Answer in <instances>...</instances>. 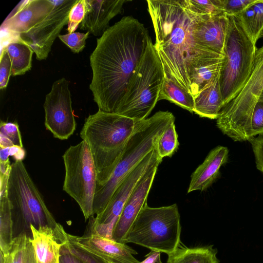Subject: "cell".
<instances>
[{
    "instance_id": "cell-21",
    "label": "cell",
    "mask_w": 263,
    "mask_h": 263,
    "mask_svg": "<svg viewBox=\"0 0 263 263\" xmlns=\"http://www.w3.org/2000/svg\"><path fill=\"white\" fill-rule=\"evenodd\" d=\"M223 57H205L196 60L189 70L190 93L193 98L219 74Z\"/></svg>"
},
{
    "instance_id": "cell-20",
    "label": "cell",
    "mask_w": 263,
    "mask_h": 263,
    "mask_svg": "<svg viewBox=\"0 0 263 263\" xmlns=\"http://www.w3.org/2000/svg\"><path fill=\"white\" fill-rule=\"evenodd\" d=\"M227 147L217 146L212 149L204 161L193 173L187 193L203 191L209 187L219 176V170L228 159Z\"/></svg>"
},
{
    "instance_id": "cell-45",
    "label": "cell",
    "mask_w": 263,
    "mask_h": 263,
    "mask_svg": "<svg viewBox=\"0 0 263 263\" xmlns=\"http://www.w3.org/2000/svg\"><path fill=\"white\" fill-rule=\"evenodd\" d=\"M159 263H162V262H159Z\"/></svg>"
},
{
    "instance_id": "cell-16",
    "label": "cell",
    "mask_w": 263,
    "mask_h": 263,
    "mask_svg": "<svg viewBox=\"0 0 263 263\" xmlns=\"http://www.w3.org/2000/svg\"><path fill=\"white\" fill-rule=\"evenodd\" d=\"M54 4V1H23L4 21L1 30L14 35L26 32L43 20Z\"/></svg>"
},
{
    "instance_id": "cell-12",
    "label": "cell",
    "mask_w": 263,
    "mask_h": 263,
    "mask_svg": "<svg viewBox=\"0 0 263 263\" xmlns=\"http://www.w3.org/2000/svg\"><path fill=\"white\" fill-rule=\"evenodd\" d=\"M161 160L162 159L158 156L156 150L154 149L121 183L105 209L94 217L95 227L100 235L112 239L113 229L134 189L147 170Z\"/></svg>"
},
{
    "instance_id": "cell-14",
    "label": "cell",
    "mask_w": 263,
    "mask_h": 263,
    "mask_svg": "<svg viewBox=\"0 0 263 263\" xmlns=\"http://www.w3.org/2000/svg\"><path fill=\"white\" fill-rule=\"evenodd\" d=\"M93 218L94 215L89 218L82 236L68 234L70 239L84 251L106 263H140L134 256L137 252L126 243L100 235L95 227Z\"/></svg>"
},
{
    "instance_id": "cell-41",
    "label": "cell",
    "mask_w": 263,
    "mask_h": 263,
    "mask_svg": "<svg viewBox=\"0 0 263 263\" xmlns=\"http://www.w3.org/2000/svg\"><path fill=\"white\" fill-rule=\"evenodd\" d=\"M10 147H6V148L1 147L0 162H6L9 161V156H10V153H9Z\"/></svg>"
},
{
    "instance_id": "cell-15",
    "label": "cell",
    "mask_w": 263,
    "mask_h": 263,
    "mask_svg": "<svg viewBox=\"0 0 263 263\" xmlns=\"http://www.w3.org/2000/svg\"><path fill=\"white\" fill-rule=\"evenodd\" d=\"M162 160L151 166L140 179L126 201L112 230V239L120 243L124 239L147 198Z\"/></svg>"
},
{
    "instance_id": "cell-2",
    "label": "cell",
    "mask_w": 263,
    "mask_h": 263,
    "mask_svg": "<svg viewBox=\"0 0 263 263\" xmlns=\"http://www.w3.org/2000/svg\"><path fill=\"white\" fill-rule=\"evenodd\" d=\"M156 41L154 46L162 64L164 77L190 92L189 70L198 59L223 57L206 50L195 42L192 31L195 15L183 0H148Z\"/></svg>"
},
{
    "instance_id": "cell-6",
    "label": "cell",
    "mask_w": 263,
    "mask_h": 263,
    "mask_svg": "<svg viewBox=\"0 0 263 263\" xmlns=\"http://www.w3.org/2000/svg\"><path fill=\"white\" fill-rule=\"evenodd\" d=\"M181 224L177 205L159 208L144 205L127 233L124 243L171 254L180 246Z\"/></svg>"
},
{
    "instance_id": "cell-42",
    "label": "cell",
    "mask_w": 263,
    "mask_h": 263,
    "mask_svg": "<svg viewBox=\"0 0 263 263\" xmlns=\"http://www.w3.org/2000/svg\"><path fill=\"white\" fill-rule=\"evenodd\" d=\"M0 260L1 263H8V260L6 256H4L3 253L0 252Z\"/></svg>"
},
{
    "instance_id": "cell-10",
    "label": "cell",
    "mask_w": 263,
    "mask_h": 263,
    "mask_svg": "<svg viewBox=\"0 0 263 263\" xmlns=\"http://www.w3.org/2000/svg\"><path fill=\"white\" fill-rule=\"evenodd\" d=\"M65 177L63 189L78 204L86 221L94 215L97 172L87 144L82 140L70 146L62 156Z\"/></svg>"
},
{
    "instance_id": "cell-3",
    "label": "cell",
    "mask_w": 263,
    "mask_h": 263,
    "mask_svg": "<svg viewBox=\"0 0 263 263\" xmlns=\"http://www.w3.org/2000/svg\"><path fill=\"white\" fill-rule=\"evenodd\" d=\"M145 120L137 121L100 109L85 119L80 136L87 144L93 158L97 187L108 181L129 140Z\"/></svg>"
},
{
    "instance_id": "cell-24",
    "label": "cell",
    "mask_w": 263,
    "mask_h": 263,
    "mask_svg": "<svg viewBox=\"0 0 263 263\" xmlns=\"http://www.w3.org/2000/svg\"><path fill=\"white\" fill-rule=\"evenodd\" d=\"M12 64V76L23 75L31 69L34 51L26 43L18 39L11 40L5 46Z\"/></svg>"
},
{
    "instance_id": "cell-25",
    "label": "cell",
    "mask_w": 263,
    "mask_h": 263,
    "mask_svg": "<svg viewBox=\"0 0 263 263\" xmlns=\"http://www.w3.org/2000/svg\"><path fill=\"white\" fill-rule=\"evenodd\" d=\"M166 100L177 106L193 112L194 99L187 91L172 80L164 77L158 101Z\"/></svg>"
},
{
    "instance_id": "cell-38",
    "label": "cell",
    "mask_w": 263,
    "mask_h": 263,
    "mask_svg": "<svg viewBox=\"0 0 263 263\" xmlns=\"http://www.w3.org/2000/svg\"><path fill=\"white\" fill-rule=\"evenodd\" d=\"M255 157L257 168L263 173V133L250 141Z\"/></svg>"
},
{
    "instance_id": "cell-30",
    "label": "cell",
    "mask_w": 263,
    "mask_h": 263,
    "mask_svg": "<svg viewBox=\"0 0 263 263\" xmlns=\"http://www.w3.org/2000/svg\"><path fill=\"white\" fill-rule=\"evenodd\" d=\"M178 138L174 121L166 127L157 142L155 149L160 158L171 157L178 150L179 145Z\"/></svg>"
},
{
    "instance_id": "cell-4",
    "label": "cell",
    "mask_w": 263,
    "mask_h": 263,
    "mask_svg": "<svg viewBox=\"0 0 263 263\" xmlns=\"http://www.w3.org/2000/svg\"><path fill=\"white\" fill-rule=\"evenodd\" d=\"M175 120L172 112L161 110L145 120L142 126L129 140L108 181L103 186L96 187L93 201L94 215L100 214L105 209L119 185L155 149L160 136Z\"/></svg>"
},
{
    "instance_id": "cell-29",
    "label": "cell",
    "mask_w": 263,
    "mask_h": 263,
    "mask_svg": "<svg viewBox=\"0 0 263 263\" xmlns=\"http://www.w3.org/2000/svg\"><path fill=\"white\" fill-rule=\"evenodd\" d=\"M183 3L187 11L200 17L226 14L223 0H183Z\"/></svg>"
},
{
    "instance_id": "cell-43",
    "label": "cell",
    "mask_w": 263,
    "mask_h": 263,
    "mask_svg": "<svg viewBox=\"0 0 263 263\" xmlns=\"http://www.w3.org/2000/svg\"><path fill=\"white\" fill-rule=\"evenodd\" d=\"M258 101H261V102H263V90L259 97V100H258Z\"/></svg>"
},
{
    "instance_id": "cell-31",
    "label": "cell",
    "mask_w": 263,
    "mask_h": 263,
    "mask_svg": "<svg viewBox=\"0 0 263 263\" xmlns=\"http://www.w3.org/2000/svg\"><path fill=\"white\" fill-rule=\"evenodd\" d=\"M86 12V0H79L71 8L67 23V31L73 33L84 20Z\"/></svg>"
},
{
    "instance_id": "cell-9",
    "label": "cell",
    "mask_w": 263,
    "mask_h": 263,
    "mask_svg": "<svg viewBox=\"0 0 263 263\" xmlns=\"http://www.w3.org/2000/svg\"><path fill=\"white\" fill-rule=\"evenodd\" d=\"M7 197L12 218L30 228L48 226L53 229L57 223L22 161H15L7 184Z\"/></svg>"
},
{
    "instance_id": "cell-18",
    "label": "cell",
    "mask_w": 263,
    "mask_h": 263,
    "mask_svg": "<svg viewBox=\"0 0 263 263\" xmlns=\"http://www.w3.org/2000/svg\"><path fill=\"white\" fill-rule=\"evenodd\" d=\"M37 263H59L60 250L66 242L65 232L62 226L58 223L53 229L48 226L38 228L30 225Z\"/></svg>"
},
{
    "instance_id": "cell-28",
    "label": "cell",
    "mask_w": 263,
    "mask_h": 263,
    "mask_svg": "<svg viewBox=\"0 0 263 263\" xmlns=\"http://www.w3.org/2000/svg\"><path fill=\"white\" fill-rule=\"evenodd\" d=\"M66 242L60 250L59 263H106L78 246L65 232Z\"/></svg>"
},
{
    "instance_id": "cell-26",
    "label": "cell",
    "mask_w": 263,
    "mask_h": 263,
    "mask_svg": "<svg viewBox=\"0 0 263 263\" xmlns=\"http://www.w3.org/2000/svg\"><path fill=\"white\" fill-rule=\"evenodd\" d=\"M11 208L7 194L0 196V248L4 256L7 255L13 240V226Z\"/></svg>"
},
{
    "instance_id": "cell-1",
    "label": "cell",
    "mask_w": 263,
    "mask_h": 263,
    "mask_svg": "<svg viewBox=\"0 0 263 263\" xmlns=\"http://www.w3.org/2000/svg\"><path fill=\"white\" fill-rule=\"evenodd\" d=\"M150 39L144 25L132 16L122 17L97 39L90 57L89 88L99 109L115 112Z\"/></svg>"
},
{
    "instance_id": "cell-5",
    "label": "cell",
    "mask_w": 263,
    "mask_h": 263,
    "mask_svg": "<svg viewBox=\"0 0 263 263\" xmlns=\"http://www.w3.org/2000/svg\"><path fill=\"white\" fill-rule=\"evenodd\" d=\"M164 78L162 64L150 39L115 113L137 121L148 118L158 101Z\"/></svg>"
},
{
    "instance_id": "cell-19",
    "label": "cell",
    "mask_w": 263,
    "mask_h": 263,
    "mask_svg": "<svg viewBox=\"0 0 263 263\" xmlns=\"http://www.w3.org/2000/svg\"><path fill=\"white\" fill-rule=\"evenodd\" d=\"M126 0H86V12L80 25L82 30L102 36L109 27V21L123 11Z\"/></svg>"
},
{
    "instance_id": "cell-8",
    "label": "cell",
    "mask_w": 263,
    "mask_h": 263,
    "mask_svg": "<svg viewBox=\"0 0 263 263\" xmlns=\"http://www.w3.org/2000/svg\"><path fill=\"white\" fill-rule=\"evenodd\" d=\"M263 90V46L257 48L250 76L245 85L221 109L216 119L220 131L234 141H250L254 137L253 110Z\"/></svg>"
},
{
    "instance_id": "cell-27",
    "label": "cell",
    "mask_w": 263,
    "mask_h": 263,
    "mask_svg": "<svg viewBox=\"0 0 263 263\" xmlns=\"http://www.w3.org/2000/svg\"><path fill=\"white\" fill-rule=\"evenodd\" d=\"M8 263H37L31 238L22 232L13 238L7 256Z\"/></svg>"
},
{
    "instance_id": "cell-17",
    "label": "cell",
    "mask_w": 263,
    "mask_h": 263,
    "mask_svg": "<svg viewBox=\"0 0 263 263\" xmlns=\"http://www.w3.org/2000/svg\"><path fill=\"white\" fill-rule=\"evenodd\" d=\"M228 27L226 14L205 17L195 15L192 35L195 43L202 49L223 55Z\"/></svg>"
},
{
    "instance_id": "cell-23",
    "label": "cell",
    "mask_w": 263,
    "mask_h": 263,
    "mask_svg": "<svg viewBox=\"0 0 263 263\" xmlns=\"http://www.w3.org/2000/svg\"><path fill=\"white\" fill-rule=\"evenodd\" d=\"M217 251L211 246L189 248L180 246L168 255L167 263H218Z\"/></svg>"
},
{
    "instance_id": "cell-34",
    "label": "cell",
    "mask_w": 263,
    "mask_h": 263,
    "mask_svg": "<svg viewBox=\"0 0 263 263\" xmlns=\"http://www.w3.org/2000/svg\"><path fill=\"white\" fill-rule=\"evenodd\" d=\"M253 6L254 14L253 28L250 37L253 43L256 44L263 29V0H257Z\"/></svg>"
},
{
    "instance_id": "cell-39",
    "label": "cell",
    "mask_w": 263,
    "mask_h": 263,
    "mask_svg": "<svg viewBox=\"0 0 263 263\" xmlns=\"http://www.w3.org/2000/svg\"><path fill=\"white\" fill-rule=\"evenodd\" d=\"M10 156H12L15 161H22L25 157L26 152L23 147L12 146L10 147Z\"/></svg>"
},
{
    "instance_id": "cell-37",
    "label": "cell",
    "mask_w": 263,
    "mask_h": 263,
    "mask_svg": "<svg viewBox=\"0 0 263 263\" xmlns=\"http://www.w3.org/2000/svg\"><path fill=\"white\" fill-rule=\"evenodd\" d=\"M257 0H223L225 13L237 15Z\"/></svg>"
},
{
    "instance_id": "cell-44",
    "label": "cell",
    "mask_w": 263,
    "mask_h": 263,
    "mask_svg": "<svg viewBox=\"0 0 263 263\" xmlns=\"http://www.w3.org/2000/svg\"><path fill=\"white\" fill-rule=\"evenodd\" d=\"M260 37H262L263 38V29L261 30V31L260 32V34L259 38H260Z\"/></svg>"
},
{
    "instance_id": "cell-22",
    "label": "cell",
    "mask_w": 263,
    "mask_h": 263,
    "mask_svg": "<svg viewBox=\"0 0 263 263\" xmlns=\"http://www.w3.org/2000/svg\"><path fill=\"white\" fill-rule=\"evenodd\" d=\"M219 74L194 98L193 112L201 118L217 119L224 106L219 85Z\"/></svg>"
},
{
    "instance_id": "cell-32",
    "label": "cell",
    "mask_w": 263,
    "mask_h": 263,
    "mask_svg": "<svg viewBox=\"0 0 263 263\" xmlns=\"http://www.w3.org/2000/svg\"><path fill=\"white\" fill-rule=\"evenodd\" d=\"M89 32L86 33L73 32L64 35H59V38L66 44L71 50L79 53L85 47L86 41L88 38Z\"/></svg>"
},
{
    "instance_id": "cell-13",
    "label": "cell",
    "mask_w": 263,
    "mask_h": 263,
    "mask_svg": "<svg viewBox=\"0 0 263 263\" xmlns=\"http://www.w3.org/2000/svg\"><path fill=\"white\" fill-rule=\"evenodd\" d=\"M69 82L62 78L52 84L44 104L45 126L54 138L67 140L76 129Z\"/></svg>"
},
{
    "instance_id": "cell-40",
    "label": "cell",
    "mask_w": 263,
    "mask_h": 263,
    "mask_svg": "<svg viewBox=\"0 0 263 263\" xmlns=\"http://www.w3.org/2000/svg\"><path fill=\"white\" fill-rule=\"evenodd\" d=\"M146 258L140 263H159L161 262L160 252L151 251L145 255Z\"/></svg>"
},
{
    "instance_id": "cell-11",
    "label": "cell",
    "mask_w": 263,
    "mask_h": 263,
    "mask_svg": "<svg viewBox=\"0 0 263 263\" xmlns=\"http://www.w3.org/2000/svg\"><path fill=\"white\" fill-rule=\"evenodd\" d=\"M77 1H54L52 10L43 20L28 31L17 35L19 40L32 48L37 60L47 58L55 39L67 24L70 11Z\"/></svg>"
},
{
    "instance_id": "cell-33",
    "label": "cell",
    "mask_w": 263,
    "mask_h": 263,
    "mask_svg": "<svg viewBox=\"0 0 263 263\" xmlns=\"http://www.w3.org/2000/svg\"><path fill=\"white\" fill-rule=\"evenodd\" d=\"M0 134L11 141L14 146L23 147L19 126L16 122H6L1 121Z\"/></svg>"
},
{
    "instance_id": "cell-35",
    "label": "cell",
    "mask_w": 263,
    "mask_h": 263,
    "mask_svg": "<svg viewBox=\"0 0 263 263\" xmlns=\"http://www.w3.org/2000/svg\"><path fill=\"white\" fill-rule=\"evenodd\" d=\"M12 76V64L10 58L5 48L1 51L0 61V88H6Z\"/></svg>"
},
{
    "instance_id": "cell-7",
    "label": "cell",
    "mask_w": 263,
    "mask_h": 263,
    "mask_svg": "<svg viewBox=\"0 0 263 263\" xmlns=\"http://www.w3.org/2000/svg\"><path fill=\"white\" fill-rule=\"evenodd\" d=\"M228 27L219 74L224 105L240 91L248 79L257 50L238 16L228 15Z\"/></svg>"
},
{
    "instance_id": "cell-36",
    "label": "cell",
    "mask_w": 263,
    "mask_h": 263,
    "mask_svg": "<svg viewBox=\"0 0 263 263\" xmlns=\"http://www.w3.org/2000/svg\"><path fill=\"white\" fill-rule=\"evenodd\" d=\"M251 128L253 137L263 133V102L258 101L254 107Z\"/></svg>"
}]
</instances>
